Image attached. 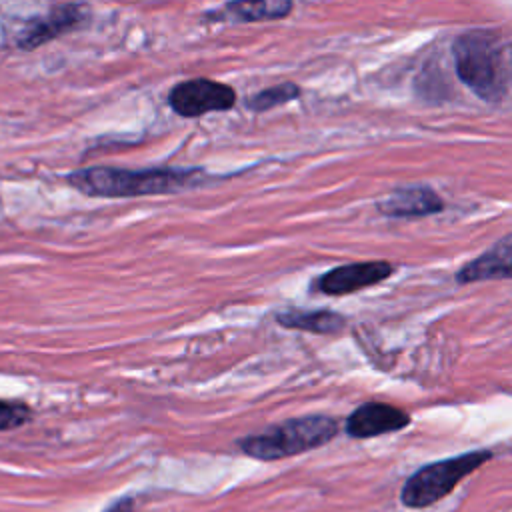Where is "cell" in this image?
<instances>
[{"instance_id": "10", "label": "cell", "mask_w": 512, "mask_h": 512, "mask_svg": "<svg viewBox=\"0 0 512 512\" xmlns=\"http://www.w3.org/2000/svg\"><path fill=\"white\" fill-rule=\"evenodd\" d=\"M442 206L444 204L440 196L434 190L422 188V186L394 190L390 196L378 202V210L390 218L426 216L432 212H440Z\"/></svg>"}, {"instance_id": "15", "label": "cell", "mask_w": 512, "mask_h": 512, "mask_svg": "<svg viewBox=\"0 0 512 512\" xmlns=\"http://www.w3.org/2000/svg\"><path fill=\"white\" fill-rule=\"evenodd\" d=\"M134 504L132 498H120L116 502H112V506H108L104 512H132Z\"/></svg>"}, {"instance_id": "3", "label": "cell", "mask_w": 512, "mask_h": 512, "mask_svg": "<svg viewBox=\"0 0 512 512\" xmlns=\"http://www.w3.org/2000/svg\"><path fill=\"white\" fill-rule=\"evenodd\" d=\"M458 78L482 100L496 102L504 94L502 46L494 32L460 34L452 46Z\"/></svg>"}, {"instance_id": "7", "label": "cell", "mask_w": 512, "mask_h": 512, "mask_svg": "<svg viewBox=\"0 0 512 512\" xmlns=\"http://www.w3.org/2000/svg\"><path fill=\"white\" fill-rule=\"evenodd\" d=\"M392 274V266L388 262H354L336 266L324 272L316 282V290L328 296H342L350 292H358L362 288L374 286Z\"/></svg>"}, {"instance_id": "6", "label": "cell", "mask_w": 512, "mask_h": 512, "mask_svg": "<svg viewBox=\"0 0 512 512\" xmlns=\"http://www.w3.org/2000/svg\"><path fill=\"white\" fill-rule=\"evenodd\" d=\"M88 8L84 4H60L50 8L48 14L30 18L20 30L16 44L20 50H34L70 30L84 26Z\"/></svg>"}, {"instance_id": "1", "label": "cell", "mask_w": 512, "mask_h": 512, "mask_svg": "<svg viewBox=\"0 0 512 512\" xmlns=\"http://www.w3.org/2000/svg\"><path fill=\"white\" fill-rule=\"evenodd\" d=\"M66 182L86 196L100 198H134L154 194H174L196 188L206 182V174L198 168H116L88 166L74 170Z\"/></svg>"}, {"instance_id": "2", "label": "cell", "mask_w": 512, "mask_h": 512, "mask_svg": "<svg viewBox=\"0 0 512 512\" xmlns=\"http://www.w3.org/2000/svg\"><path fill=\"white\" fill-rule=\"evenodd\" d=\"M338 432V422L330 416L314 414L292 418L282 424L270 426L260 434L238 440L244 454L256 460H280L324 446Z\"/></svg>"}, {"instance_id": "11", "label": "cell", "mask_w": 512, "mask_h": 512, "mask_svg": "<svg viewBox=\"0 0 512 512\" xmlns=\"http://www.w3.org/2000/svg\"><path fill=\"white\" fill-rule=\"evenodd\" d=\"M294 4L288 0H242L228 2L222 10L210 12L212 20H234V22H264L280 20L292 12Z\"/></svg>"}, {"instance_id": "9", "label": "cell", "mask_w": 512, "mask_h": 512, "mask_svg": "<svg viewBox=\"0 0 512 512\" xmlns=\"http://www.w3.org/2000/svg\"><path fill=\"white\" fill-rule=\"evenodd\" d=\"M494 278H512V236H506L490 250L464 264L456 274L460 284Z\"/></svg>"}, {"instance_id": "5", "label": "cell", "mask_w": 512, "mask_h": 512, "mask_svg": "<svg viewBox=\"0 0 512 512\" xmlns=\"http://www.w3.org/2000/svg\"><path fill=\"white\" fill-rule=\"evenodd\" d=\"M170 108L184 118H198L210 112H224L236 104V90L210 78L178 82L168 92Z\"/></svg>"}, {"instance_id": "4", "label": "cell", "mask_w": 512, "mask_h": 512, "mask_svg": "<svg viewBox=\"0 0 512 512\" xmlns=\"http://www.w3.org/2000/svg\"><path fill=\"white\" fill-rule=\"evenodd\" d=\"M490 456L492 454L488 450H474L420 468L406 480L402 488V502L408 508H426L438 502L450 494L464 476L472 474L486 460H490Z\"/></svg>"}, {"instance_id": "13", "label": "cell", "mask_w": 512, "mask_h": 512, "mask_svg": "<svg viewBox=\"0 0 512 512\" xmlns=\"http://www.w3.org/2000/svg\"><path fill=\"white\" fill-rule=\"evenodd\" d=\"M300 96V86L294 84V82H280V84H274L270 88H264L260 92H256L254 96H250L244 106L252 112H266V110H272L276 106H282V104H288L292 100H296Z\"/></svg>"}, {"instance_id": "14", "label": "cell", "mask_w": 512, "mask_h": 512, "mask_svg": "<svg viewBox=\"0 0 512 512\" xmlns=\"http://www.w3.org/2000/svg\"><path fill=\"white\" fill-rule=\"evenodd\" d=\"M32 410L22 402H4L0 400V432L14 430L30 422Z\"/></svg>"}, {"instance_id": "12", "label": "cell", "mask_w": 512, "mask_h": 512, "mask_svg": "<svg viewBox=\"0 0 512 512\" xmlns=\"http://www.w3.org/2000/svg\"><path fill=\"white\" fill-rule=\"evenodd\" d=\"M276 322L290 330H304L312 334H338L344 330L346 320L332 310H296L288 308L276 314Z\"/></svg>"}, {"instance_id": "8", "label": "cell", "mask_w": 512, "mask_h": 512, "mask_svg": "<svg viewBox=\"0 0 512 512\" xmlns=\"http://www.w3.org/2000/svg\"><path fill=\"white\" fill-rule=\"evenodd\" d=\"M410 424V416L390 404L366 402L358 406L346 420V432L352 438H372L386 432L402 430Z\"/></svg>"}]
</instances>
